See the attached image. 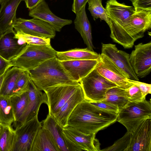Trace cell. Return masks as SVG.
Listing matches in <instances>:
<instances>
[{
    "label": "cell",
    "mask_w": 151,
    "mask_h": 151,
    "mask_svg": "<svg viewBox=\"0 0 151 151\" xmlns=\"http://www.w3.org/2000/svg\"><path fill=\"white\" fill-rule=\"evenodd\" d=\"M85 99L81 86L52 117L62 128L67 126L68 119L71 113L78 104Z\"/></svg>",
    "instance_id": "44dd1931"
},
{
    "label": "cell",
    "mask_w": 151,
    "mask_h": 151,
    "mask_svg": "<svg viewBox=\"0 0 151 151\" xmlns=\"http://www.w3.org/2000/svg\"><path fill=\"white\" fill-rule=\"evenodd\" d=\"M130 133L127 132L121 138L115 142L112 146L100 151H124L127 147L129 141Z\"/></svg>",
    "instance_id": "836d02e7"
},
{
    "label": "cell",
    "mask_w": 151,
    "mask_h": 151,
    "mask_svg": "<svg viewBox=\"0 0 151 151\" xmlns=\"http://www.w3.org/2000/svg\"><path fill=\"white\" fill-rule=\"evenodd\" d=\"M17 134L12 126L1 125L0 132V151H14Z\"/></svg>",
    "instance_id": "4316f807"
},
{
    "label": "cell",
    "mask_w": 151,
    "mask_h": 151,
    "mask_svg": "<svg viewBox=\"0 0 151 151\" xmlns=\"http://www.w3.org/2000/svg\"><path fill=\"white\" fill-rule=\"evenodd\" d=\"M15 32L14 30L2 35L0 39V55L7 60H11L17 56L27 43L19 42L15 37Z\"/></svg>",
    "instance_id": "ffe728a7"
},
{
    "label": "cell",
    "mask_w": 151,
    "mask_h": 151,
    "mask_svg": "<svg viewBox=\"0 0 151 151\" xmlns=\"http://www.w3.org/2000/svg\"><path fill=\"white\" fill-rule=\"evenodd\" d=\"M118 114L101 109L84 100L70 115L68 126L85 134H96L116 121Z\"/></svg>",
    "instance_id": "6da1fadb"
},
{
    "label": "cell",
    "mask_w": 151,
    "mask_h": 151,
    "mask_svg": "<svg viewBox=\"0 0 151 151\" xmlns=\"http://www.w3.org/2000/svg\"><path fill=\"white\" fill-rule=\"evenodd\" d=\"M22 0H4L1 4L0 33L3 35L14 30L13 26L16 22V11Z\"/></svg>",
    "instance_id": "d6986e66"
},
{
    "label": "cell",
    "mask_w": 151,
    "mask_h": 151,
    "mask_svg": "<svg viewBox=\"0 0 151 151\" xmlns=\"http://www.w3.org/2000/svg\"><path fill=\"white\" fill-rule=\"evenodd\" d=\"M15 37L23 43L38 45H50V38L39 37L25 34L21 31L16 32Z\"/></svg>",
    "instance_id": "1f68e13d"
},
{
    "label": "cell",
    "mask_w": 151,
    "mask_h": 151,
    "mask_svg": "<svg viewBox=\"0 0 151 151\" xmlns=\"http://www.w3.org/2000/svg\"><path fill=\"white\" fill-rule=\"evenodd\" d=\"M105 9L110 22V37L114 41L135 10L133 7L120 3L116 0L107 1Z\"/></svg>",
    "instance_id": "52a82bcc"
},
{
    "label": "cell",
    "mask_w": 151,
    "mask_h": 151,
    "mask_svg": "<svg viewBox=\"0 0 151 151\" xmlns=\"http://www.w3.org/2000/svg\"><path fill=\"white\" fill-rule=\"evenodd\" d=\"M11 103L15 117V122L12 125L15 129L24 112L28 100L27 91L21 95L14 96L10 97Z\"/></svg>",
    "instance_id": "f546056e"
},
{
    "label": "cell",
    "mask_w": 151,
    "mask_h": 151,
    "mask_svg": "<svg viewBox=\"0 0 151 151\" xmlns=\"http://www.w3.org/2000/svg\"><path fill=\"white\" fill-rule=\"evenodd\" d=\"M2 35L0 33V39L2 36Z\"/></svg>",
    "instance_id": "f6af8a7d"
},
{
    "label": "cell",
    "mask_w": 151,
    "mask_h": 151,
    "mask_svg": "<svg viewBox=\"0 0 151 151\" xmlns=\"http://www.w3.org/2000/svg\"><path fill=\"white\" fill-rule=\"evenodd\" d=\"M90 102L96 107L106 111L117 114L119 111V109L117 106L109 102L103 101L96 102Z\"/></svg>",
    "instance_id": "d590c367"
},
{
    "label": "cell",
    "mask_w": 151,
    "mask_h": 151,
    "mask_svg": "<svg viewBox=\"0 0 151 151\" xmlns=\"http://www.w3.org/2000/svg\"><path fill=\"white\" fill-rule=\"evenodd\" d=\"M151 28V11H135L113 41L125 49L131 48L134 42L143 37L145 33Z\"/></svg>",
    "instance_id": "3957f363"
},
{
    "label": "cell",
    "mask_w": 151,
    "mask_h": 151,
    "mask_svg": "<svg viewBox=\"0 0 151 151\" xmlns=\"http://www.w3.org/2000/svg\"><path fill=\"white\" fill-rule=\"evenodd\" d=\"M31 151H60L49 131L42 127L38 131Z\"/></svg>",
    "instance_id": "603a6c76"
},
{
    "label": "cell",
    "mask_w": 151,
    "mask_h": 151,
    "mask_svg": "<svg viewBox=\"0 0 151 151\" xmlns=\"http://www.w3.org/2000/svg\"><path fill=\"white\" fill-rule=\"evenodd\" d=\"M15 120L10 97L0 96V124L12 126Z\"/></svg>",
    "instance_id": "f1b7e54d"
},
{
    "label": "cell",
    "mask_w": 151,
    "mask_h": 151,
    "mask_svg": "<svg viewBox=\"0 0 151 151\" xmlns=\"http://www.w3.org/2000/svg\"><path fill=\"white\" fill-rule=\"evenodd\" d=\"M129 61L137 76L143 78L151 71V41L140 43L134 46L129 55Z\"/></svg>",
    "instance_id": "30bf717a"
},
{
    "label": "cell",
    "mask_w": 151,
    "mask_h": 151,
    "mask_svg": "<svg viewBox=\"0 0 151 151\" xmlns=\"http://www.w3.org/2000/svg\"><path fill=\"white\" fill-rule=\"evenodd\" d=\"M13 27L15 32L21 31L27 34L46 38H53L56 34L55 31L49 24L36 18L29 19L17 18Z\"/></svg>",
    "instance_id": "8fae6325"
},
{
    "label": "cell",
    "mask_w": 151,
    "mask_h": 151,
    "mask_svg": "<svg viewBox=\"0 0 151 151\" xmlns=\"http://www.w3.org/2000/svg\"><path fill=\"white\" fill-rule=\"evenodd\" d=\"M130 83L137 86L140 89L143 96L145 98L148 94L151 93V84L139 81L128 79Z\"/></svg>",
    "instance_id": "74e56055"
},
{
    "label": "cell",
    "mask_w": 151,
    "mask_h": 151,
    "mask_svg": "<svg viewBox=\"0 0 151 151\" xmlns=\"http://www.w3.org/2000/svg\"><path fill=\"white\" fill-rule=\"evenodd\" d=\"M96 134H85L67 126L63 128L62 135L69 151H100V143Z\"/></svg>",
    "instance_id": "ba28073f"
},
{
    "label": "cell",
    "mask_w": 151,
    "mask_h": 151,
    "mask_svg": "<svg viewBox=\"0 0 151 151\" xmlns=\"http://www.w3.org/2000/svg\"><path fill=\"white\" fill-rule=\"evenodd\" d=\"M29 15L42 20L49 24L55 31L60 32L64 26L71 24L72 20L61 18L55 15L50 10L45 0L30 9Z\"/></svg>",
    "instance_id": "ac0fdd59"
},
{
    "label": "cell",
    "mask_w": 151,
    "mask_h": 151,
    "mask_svg": "<svg viewBox=\"0 0 151 151\" xmlns=\"http://www.w3.org/2000/svg\"><path fill=\"white\" fill-rule=\"evenodd\" d=\"M1 125L0 124V132L1 131Z\"/></svg>",
    "instance_id": "ee69618b"
},
{
    "label": "cell",
    "mask_w": 151,
    "mask_h": 151,
    "mask_svg": "<svg viewBox=\"0 0 151 151\" xmlns=\"http://www.w3.org/2000/svg\"><path fill=\"white\" fill-rule=\"evenodd\" d=\"M4 0H0V4L2 3V2L4 1Z\"/></svg>",
    "instance_id": "7bdbcfd3"
},
{
    "label": "cell",
    "mask_w": 151,
    "mask_h": 151,
    "mask_svg": "<svg viewBox=\"0 0 151 151\" xmlns=\"http://www.w3.org/2000/svg\"><path fill=\"white\" fill-rule=\"evenodd\" d=\"M44 0H22L25 2L26 7L31 9L40 4Z\"/></svg>",
    "instance_id": "60d3db41"
},
{
    "label": "cell",
    "mask_w": 151,
    "mask_h": 151,
    "mask_svg": "<svg viewBox=\"0 0 151 151\" xmlns=\"http://www.w3.org/2000/svg\"><path fill=\"white\" fill-rule=\"evenodd\" d=\"M30 79L40 90L60 84H75L56 57L43 62L29 71Z\"/></svg>",
    "instance_id": "7a4b0ae2"
},
{
    "label": "cell",
    "mask_w": 151,
    "mask_h": 151,
    "mask_svg": "<svg viewBox=\"0 0 151 151\" xmlns=\"http://www.w3.org/2000/svg\"><path fill=\"white\" fill-rule=\"evenodd\" d=\"M56 56L59 61L100 59V54L91 50L87 47L76 48L65 51H57Z\"/></svg>",
    "instance_id": "cb8c5ba5"
},
{
    "label": "cell",
    "mask_w": 151,
    "mask_h": 151,
    "mask_svg": "<svg viewBox=\"0 0 151 151\" xmlns=\"http://www.w3.org/2000/svg\"><path fill=\"white\" fill-rule=\"evenodd\" d=\"M81 86L80 83L75 84H60L50 86L44 91L47 100L48 114L53 116Z\"/></svg>",
    "instance_id": "9c48e42d"
},
{
    "label": "cell",
    "mask_w": 151,
    "mask_h": 151,
    "mask_svg": "<svg viewBox=\"0 0 151 151\" xmlns=\"http://www.w3.org/2000/svg\"><path fill=\"white\" fill-rule=\"evenodd\" d=\"M86 5L76 14L74 21L76 29L80 33L87 48L94 51L91 26L86 12Z\"/></svg>",
    "instance_id": "7402d4cb"
},
{
    "label": "cell",
    "mask_w": 151,
    "mask_h": 151,
    "mask_svg": "<svg viewBox=\"0 0 151 151\" xmlns=\"http://www.w3.org/2000/svg\"><path fill=\"white\" fill-rule=\"evenodd\" d=\"M88 9L93 19L99 18L105 21L110 26V22L106 10L102 6V0H89Z\"/></svg>",
    "instance_id": "4dcf8cb0"
},
{
    "label": "cell",
    "mask_w": 151,
    "mask_h": 151,
    "mask_svg": "<svg viewBox=\"0 0 151 151\" xmlns=\"http://www.w3.org/2000/svg\"><path fill=\"white\" fill-rule=\"evenodd\" d=\"M42 127L50 132L60 151H69L62 135L63 128L49 114L42 122Z\"/></svg>",
    "instance_id": "d4e9b609"
},
{
    "label": "cell",
    "mask_w": 151,
    "mask_h": 151,
    "mask_svg": "<svg viewBox=\"0 0 151 151\" xmlns=\"http://www.w3.org/2000/svg\"><path fill=\"white\" fill-rule=\"evenodd\" d=\"M89 0H73L72 6V11L76 14L85 5Z\"/></svg>",
    "instance_id": "f35d334b"
},
{
    "label": "cell",
    "mask_w": 151,
    "mask_h": 151,
    "mask_svg": "<svg viewBox=\"0 0 151 151\" xmlns=\"http://www.w3.org/2000/svg\"><path fill=\"white\" fill-rule=\"evenodd\" d=\"M127 97L129 102H137L142 101L145 99L139 87L133 84L126 89Z\"/></svg>",
    "instance_id": "e575fe53"
},
{
    "label": "cell",
    "mask_w": 151,
    "mask_h": 151,
    "mask_svg": "<svg viewBox=\"0 0 151 151\" xmlns=\"http://www.w3.org/2000/svg\"><path fill=\"white\" fill-rule=\"evenodd\" d=\"M135 11L143 10L151 11V0H129Z\"/></svg>",
    "instance_id": "8d00e7d4"
},
{
    "label": "cell",
    "mask_w": 151,
    "mask_h": 151,
    "mask_svg": "<svg viewBox=\"0 0 151 151\" xmlns=\"http://www.w3.org/2000/svg\"><path fill=\"white\" fill-rule=\"evenodd\" d=\"M11 67L10 61L6 60L0 55V76Z\"/></svg>",
    "instance_id": "ab89813d"
},
{
    "label": "cell",
    "mask_w": 151,
    "mask_h": 151,
    "mask_svg": "<svg viewBox=\"0 0 151 151\" xmlns=\"http://www.w3.org/2000/svg\"><path fill=\"white\" fill-rule=\"evenodd\" d=\"M38 114L15 129L17 139L14 151H31L35 138L42 127Z\"/></svg>",
    "instance_id": "7c38bea8"
},
{
    "label": "cell",
    "mask_w": 151,
    "mask_h": 151,
    "mask_svg": "<svg viewBox=\"0 0 151 151\" xmlns=\"http://www.w3.org/2000/svg\"><path fill=\"white\" fill-rule=\"evenodd\" d=\"M59 61L72 80L79 83L82 78L98 66L101 62V59Z\"/></svg>",
    "instance_id": "e0dca14e"
},
{
    "label": "cell",
    "mask_w": 151,
    "mask_h": 151,
    "mask_svg": "<svg viewBox=\"0 0 151 151\" xmlns=\"http://www.w3.org/2000/svg\"><path fill=\"white\" fill-rule=\"evenodd\" d=\"M100 56L101 62L96 69L100 75L122 89H127L133 85L111 60L102 54Z\"/></svg>",
    "instance_id": "5bb4252c"
},
{
    "label": "cell",
    "mask_w": 151,
    "mask_h": 151,
    "mask_svg": "<svg viewBox=\"0 0 151 151\" xmlns=\"http://www.w3.org/2000/svg\"><path fill=\"white\" fill-rule=\"evenodd\" d=\"M27 93L28 100L25 109L15 129L38 114L42 104H47L46 94L39 90L31 79Z\"/></svg>",
    "instance_id": "2e32d148"
},
{
    "label": "cell",
    "mask_w": 151,
    "mask_h": 151,
    "mask_svg": "<svg viewBox=\"0 0 151 151\" xmlns=\"http://www.w3.org/2000/svg\"><path fill=\"white\" fill-rule=\"evenodd\" d=\"M101 53L111 60L124 73L128 79L139 81L129 61V55L120 50L116 45L102 43Z\"/></svg>",
    "instance_id": "4fadbf2b"
},
{
    "label": "cell",
    "mask_w": 151,
    "mask_h": 151,
    "mask_svg": "<svg viewBox=\"0 0 151 151\" xmlns=\"http://www.w3.org/2000/svg\"><path fill=\"white\" fill-rule=\"evenodd\" d=\"M96 68L82 78L79 82L85 99L91 102L102 101L108 90L117 86L100 75Z\"/></svg>",
    "instance_id": "8992f818"
},
{
    "label": "cell",
    "mask_w": 151,
    "mask_h": 151,
    "mask_svg": "<svg viewBox=\"0 0 151 151\" xmlns=\"http://www.w3.org/2000/svg\"><path fill=\"white\" fill-rule=\"evenodd\" d=\"M126 89L118 86L112 88L106 92L103 101L116 105L119 110L129 102Z\"/></svg>",
    "instance_id": "83f0119b"
},
{
    "label": "cell",
    "mask_w": 151,
    "mask_h": 151,
    "mask_svg": "<svg viewBox=\"0 0 151 151\" xmlns=\"http://www.w3.org/2000/svg\"><path fill=\"white\" fill-rule=\"evenodd\" d=\"M22 70L14 66L6 71L0 91V96L11 97L13 95L17 79Z\"/></svg>",
    "instance_id": "484cf974"
},
{
    "label": "cell",
    "mask_w": 151,
    "mask_h": 151,
    "mask_svg": "<svg viewBox=\"0 0 151 151\" xmlns=\"http://www.w3.org/2000/svg\"><path fill=\"white\" fill-rule=\"evenodd\" d=\"M151 119V103L145 99L137 102H129L119 110L116 121L133 133L139 125L146 119Z\"/></svg>",
    "instance_id": "5b68a950"
},
{
    "label": "cell",
    "mask_w": 151,
    "mask_h": 151,
    "mask_svg": "<svg viewBox=\"0 0 151 151\" xmlns=\"http://www.w3.org/2000/svg\"><path fill=\"white\" fill-rule=\"evenodd\" d=\"M151 151V119H148L142 122L133 133H130L129 142L125 151Z\"/></svg>",
    "instance_id": "9a60e30c"
},
{
    "label": "cell",
    "mask_w": 151,
    "mask_h": 151,
    "mask_svg": "<svg viewBox=\"0 0 151 151\" xmlns=\"http://www.w3.org/2000/svg\"><path fill=\"white\" fill-rule=\"evenodd\" d=\"M56 52L51 45L27 44L20 52L11 60V66L29 71L45 61L56 57Z\"/></svg>",
    "instance_id": "277c9868"
},
{
    "label": "cell",
    "mask_w": 151,
    "mask_h": 151,
    "mask_svg": "<svg viewBox=\"0 0 151 151\" xmlns=\"http://www.w3.org/2000/svg\"><path fill=\"white\" fill-rule=\"evenodd\" d=\"M6 71L4 73L1 75L0 76V90L1 89V88L2 82L3 81L4 78V76L5 74V73L6 72Z\"/></svg>",
    "instance_id": "b9f144b4"
},
{
    "label": "cell",
    "mask_w": 151,
    "mask_h": 151,
    "mask_svg": "<svg viewBox=\"0 0 151 151\" xmlns=\"http://www.w3.org/2000/svg\"><path fill=\"white\" fill-rule=\"evenodd\" d=\"M30 79L29 71L22 69L17 79L12 96L19 95L28 91Z\"/></svg>",
    "instance_id": "d6a6232c"
}]
</instances>
